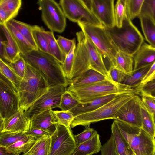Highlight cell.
<instances>
[{
	"instance_id": "cell-1",
	"label": "cell",
	"mask_w": 155,
	"mask_h": 155,
	"mask_svg": "<svg viewBox=\"0 0 155 155\" xmlns=\"http://www.w3.org/2000/svg\"><path fill=\"white\" fill-rule=\"evenodd\" d=\"M21 55L25 62L38 70L46 81L49 87L68 85V80L62 70L61 64L52 55L34 49Z\"/></svg>"
},
{
	"instance_id": "cell-2",
	"label": "cell",
	"mask_w": 155,
	"mask_h": 155,
	"mask_svg": "<svg viewBox=\"0 0 155 155\" xmlns=\"http://www.w3.org/2000/svg\"><path fill=\"white\" fill-rule=\"evenodd\" d=\"M49 87L41 73L26 63L25 74L18 93L19 110H27L48 91Z\"/></svg>"
},
{
	"instance_id": "cell-3",
	"label": "cell",
	"mask_w": 155,
	"mask_h": 155,
	"mask_svg": "<svg viewBox=\"0 0 155 155\" xmlns=\"http://www.w3.org/2000/svg\"><path fill=\"white\" fill-rule=\"evenodd\" d=\"M105 29L118 50L131 56L144 42L142 35L127 15L124 18L121 28L115 26Z\"/></svg>"
},
{
	"instance_id": "cell-4",
	"label": "cell",
	"mask_w": 155,
	"mask_h": 155,
	"mask_svg": "<svg viewBox=\"0 0 155 155\" xmlns=\"http://www.w3.org/2000/svg\"><path fill=\"white\" fill-rule=\"evenodd\" d=\"M67 90L71 92L80 103L87 102L109 95L124 93H136V89L122 83L107 80L84 86H69Z\"/></svg>"
},
{
	"instance_id": "cell-5",
	"label": "cell",
	"mask_w": 155,
	"mask_h": 155,
	"mask_svg": "<svg viewBox=\"0 0 155 155\" xmlns=\"http://www.w3.org/2000/svg\"><path fill=\"white\" fill-rule=\"evenodd\" d=\"M136 93L120 94L97 109L77 116L71 123V128L79 126H90L92 123L108 119H114V116L120 108L129 100Z\"/></svg>"
},
{
	"instance_id": "cell-6",
	"label": "cell",
	"mask_w": 155,
	"mask_h": 155,
	"mask_svg": "<svg viewBox=\"0 0 155 155\" xmlns=\"http://www.w3.org/2000/svg\"><path fill=\"white\" fill-rule=\"evenodd\" d=\"M120 131L134 153L154 155L155 140L141 128L116 120Z\"/></svg>"
},
{
	"instance_id": "cell-7",
	"label": "cell",
	"mask_w": 155,
	"mask_h": 155,
	"mask_svg": "<svg viewBox=\"0 0 155 155\" xmlns=\"http://www.w3.org/2000/svg\"><path fill=\"white\" fill-rule=\"evenodd\" d=\"M82 31L87 36L101 51L103 57L114 66L116 55L119 51L105 29L82 23H78Z\"/></svg>"
},
{
	"instance_id": "cell-8",
	"label": "cell",
	"mask_w": 155,
	"mask_h": 155,
	"mask_svg": "<svg viewBox=\"0 0 155 155\" xmlns=\"http://www.w3.org/2000/svg\"><path fill=\"white\" fill-rule=\"evenodd\" d=\"M59 4L66 18L71 21L104 28L83 0H60Z\"/></svg>"
},
{
	"instance_id": "cell-9",
	"label": "cell",
	"mask_w": 155,
	"mask_h": 155,
	"mask_svg": "<svg viewBox=\"0 0 155 155\" xmlns=\"http://www.w3.org/2000/svg\"><path fill=\"white\" fill-rule=\"evenodd\" d=\"M37 3L42 20L47 27L53 32H63L66 25V18L59 4L54 0H40Z\"/></svg>"
},
{
	"instance_id": "cell-10",
	"label": "cell",
	"mask_w": 155,
	"mask_h": 155,
	"mask_svg": "<svg viewBox=\"0 0 155 155\" xmlns=\"http://www.w3.org/2000/svg\"><path fill=\"white\" fill-rule=\"evenodd\" d=\"M77 147L71 128L57 124L51 136L49 155H72Z\"/></svg>"
},
{
	"instance_id": "cell-11",
	"label": "cell",
	"mask_w": 155,
	"mask_h": 155,
	"mask_svg": "<svg viewBox=\"0 0 155 155\" xmlns=\"http://www.w3.org/2000/svg\"><path fill=\"white\" fill-rule=\"evenodd\" d=\"M19 110V98L17 93L11 83L0 73V120H4L8 119Z\"/></svg>"
},
{
	"instance_id": "cell-12",
	"label": "cell",
	"mask_w": 155,
	"mask_h": 155,
	"mask_svg": "<svg viewBox=\"0 0 155 155\" xmlns=\"http://www.w3.org/2000/svg\"><path fill=\"white\" fill-rule=\"evenodd\" d=\"M63 86H52L48 91L25 111L27 117L31 120L41 112L55 108H59L61 97L67 90Z\"/></svg>"
},
{
	"instance_id": "cell-13",
	"label": "cell",
	"mask_w": 155,
	"mask_h": 155,
	"mask_svg": "<svg viewBox=\"0 0 155 155\" xmlns=\"http://www.w3.org/2000/svg\"><path fill=\"white\" fill-rule=\"evenodd\" d=\"M105 28L115 26L114 0H83Z\"/></svg>"
},
{
	"instance_id": "cell-14",
	"label": "cell",
	"mask_w": 155,
	"mask_h": 155,
	"mask_svg": "<svg viewBox=\"0 0 155 155\" xmlns=\"http://www.w3.org/2000/svg\"><path fill=\"white\" fill-rule=\"evenodd\" d=\"M141 101L138 95H134L118 110L114 119L141 128Z\"/></svg>"
},
{
	"instance_id": "cell-15",
	"label": "cell",
	"mask_w": 155,
	"mask_h": 155,
	"mask_svg": "<svg viewBox=\"0 0 155 155\" xmlns=\"http://www.w3.org/2000/svg\"><path fill=\"white\" fill-rule=\"evenodd\" d=\"M78 44L75 51L71 79L90 69V58L82 31L76 33Z\"/></svg>"
},
{
	"instance_id": "cell-16",
	"label": "cell",
	"mask_w": 155,
	"mask_h": 155,
	"mask_svg": "<svg viewBox=\"0 0 155 155\" xmlns=\"http://www.w3.org/2000/svg\"><path fill=\"white\" fill-rule=\"evenodd\" d=\"M30 120L25 110H19L8 119L0 120V133L20 132L25 133L30 128Z\"/></svg>"
},
{
	"instance_id": "cell-17",
	"label": "cell",
	"mask_w": 155,
	"mask_h": 155,
	"mask_svg": "<svg viewBox=\"0 0 155 155\" xmlns=\"http://www.w3.org/2000/svg\"><path fill=\"white\" fill-rule=\"evenodd\" d=\"M6 39L4 41L0 37V58L8 63L14 62L21 56V53L15 41L5 24L0 25Z\"/></svg>"
},
{
	"instance_id": "cell-18",
	"label": "cell",
	"mask_w": 155,
	"mask_h": 155,
	"mask_svg": "<svg viewBox=\"0 0 155 155\" xmlns=\"http://www.w3.org/2000/svg\"><path fill=\"white\" fill-rule=\"evenodd\" d=\"M85 35V43L90 58V69L94 70L100 73L110 80L108 70L103 61L102 53L91 39L87 36Z\"/></svg>"
},
{
	"instance_id": "cell-19",
	"label": "cell",
	"mask_w": 155,
	"mask_h": 155,
	"mask_svg": "<svg viewBox=\"0 0 155 155\" xmlns=\"http://www.w3.org/2000/svg\"><path fill=\"white\" fill-rule=\"evenodd\" d=\"M133 57V71L152 64L155 61V47L144 41Z\"/></svg>"
},
{
	"instance_id": "cell-20",
	"label": "cell",
	"mask_w": 155,
	"mask_h": 155,
	"mask_svg": "<svg viewBox=\"0 0 155 155\" xmlns=\"http://www.w3.org/2000/svg\"><path fill=\"white\" fill-rule=\"evenodd\" d=\"M52 109L43 111L30 120V128L41 129L51 135L55 130L57 123Z\"/></svg>"
},
{
	"instance_id": "cell-21",
	"label": "cell",
	"mask_w": 155,
	"mask_h": 155,
	"mask_svg": "<svg viewBox=\"0 0 155 155\" xmlns=\"http://www.w3.org/2000/svg\"><path fill=\"white\" fill-rule=\"evenodd\" d=\"M119 94H110L87 102L80 103L70 111L72 113L75 117L82 114L92 111L110 101Z\"/></svg>"
},
{
	"instance_id": "cell-22",
	"label": "cell",
	"mask_w": 155,
	"mask_h": 155,
	"mask_svg": "<svg viewBox=\"0 0 155 155\" xmlns=\"http://www.w3.org/2000/svg\"><path fill=\"white\" fill-rule=\"evenodd\" d=\"M107 80L109 79L100 73L94 70L89 69L78 76L68 80V82L70 87H78Z\"/></svg>"
},
{
	"instance_id": "cell-23",
	"label": "cell",
	"mask_w": 155,
	"mask_h": 155,
	"mask_svg": "<svg viewBox=\"0 0 155 155\" xmlns=\"http://www.w3.org/2000/svg\"><path fill=\"white\" fill-rule=\"evenodd\" d=\"M102 147L99 135L95 131L89 140L77 146L72 155H92L99 152Z\"/></svg>"
},
{
	"instance_id": "cell-24",
	"label": "cell",
	"mask_w": 155,
	"mask_h": 155,
	"mask_svg": "<svg viewBox=\"0 0 155 155\" xmlns=\"http://www.w3.org/2000/svg\"><path fill=\"white\" fill-rule=\"evenodd\" d=\"M111 131L117 155H133L130 147L122 135L115 120L111 126Z\"/></svg>"
},
{
	"instance_id": "cell-25",
	"label": "cell",
	"mask_w": 155,
	"mask_h": 155,
	"mask_svg": "<svg viewBox=\"0 0 155 155\" xmlns=\"http://www.w3.org/2000/svg\"><path fill=\"white\" fill-rule=\"evenodd\" d=\"M138 18L145 40L155 47V21L147 14L141 13Z\"/></svg>"
},
{
	"instance_id": "cell-26",
	"label": "cell",
	"mask_w": 155,
	"mask_h": 155,
	"mask_svg": "<svg viewBox=\"0 0 155 155\" xmlns=\"http://www.w3.org/2000/svg\"><path fill=\"white\" fill-rule=\"evenodd\" d=\"M127 75L133 72L134 60L132 56L119 50L116 53L114 66Z\"/></svg>"
},
{
	"instance_id": "cell-27",
	"label": "cell",
	"mask_w": 155,
	"mask_h": 155,
	"mask_svg": "<svg viewBox=\"0 0 155 155\" xmlns=\"http://www.w3.org/2000/svg\"><path fill=\"white\" fill-rule=\"evenodd\" d=\"M0 71L12 84L18 94L22 78L19 76L12 68L8 63L0 58Z\"/></svg>"
},
{
	"instance_id": "cell-28",
	"label": "cell",
	"mask_w": 155,
	"mask_h": 155,
	"mask_svg": "<svg viewBox=\"0 0 155 155\" xmlns=\"http://www.w3.org/2000/svg\"><path fill=\"white\" fill-rule=\"evenodd\" d=\"M5 25L16 43L21 54H25L35 49L24 37L8 22L5 23Z\"/></svg>"
},
{
	"instance_id": "cell-29",
	"label": "cell",
	"mask_w": 155,
	"mask_h": 155,
	"mask_svg": "<svg viewBox=\"0 0 155 155\" xmlns=\"http://www.w3.org/2000/svg\"><path fill=\"white\" fill-rule=\"evenodd\" d=\"M140 107L142 124L141 128L155 139V123L153 115L149 112L141 101Z\"/></svg>"
},
{
	"instance_id": "cell-30",
	"label": "cell",
	"mask_w": 155,
	"mask_h": 155,
	"mask_svg": "<svg viewBox=\"0 0 155 155\" xmlns=\"http://www.w3.org/2000/svg\"><path fill=\"white\" fill-rule=\"evenodd\" d=\"M8 22L24 37L35 49H38L32 34V26L14 19Z\"/></svg>"
},
{
	"instance_id": "cell-31",
	"label": "cell",
	"mask_w": 155,
	"mask_h": 155,
	"mask_svg": "<svg viewBox=\"0 0 155 155\" xmlns=\"http://www.w3.org/2000/svg\"><path fill=\"white\" fill-rule=\"evenodd\" d=\"M37 140L33 137H28L17 141L10 146L5 147L8 152L20 154L28 152Z\"/></svg>"
},
{
	"instance_id": "cell-32",
	"label": "cell",
	"mask_w": 155,
	"mask_h": 155,
	"mask_svg": "<svg viewBox=\"0 0 155 155\" xmlns=\"http://www.w3.org/2000/svg\"><path fill=\"white\" fill-rule=\"evenodd\" d=\"M43 32L48 41L51 54L62 64L64 62L65 56L60 48L53 32L51 31H46L44 29Z\"/></svg>"
},
{
	"instance_id": "cell-33",
	"label": "cell",
	"mask_w": 155,
	"mask_h": 155,
	"mask_svg": "<svg viewBox=\"0 0 155 155\" xmlns=\"http://www.w3.org/2000/svg\"><path fill=\"white\" fill-rule=\"evenodd\" d=\"M51 136L46 135L37 140L28 151L30 155H49Z\"/></svg>"
},
{
	"instance_id": "cell-34",
	"label": "cell",
	"mask_w": 155,
	"mask_h": 155,
	"mask_svg": "<svg viewBox=\"0 0 155 155\" xmlns=\"http://www.w3.org/2000/svg\"><path fill=\"white\" fill-rule=\"evenodd\" d=\"M152 64L148 65L136 71H133L130 75H127L122 84L129 86L136 89L140 85L141 81L147 73Z\"/></svg>"
},
{
	"instance_id": "cell-35",
	"label": "cell",
	"mask_w": 155,
	"mask_h": 155,
	"mask_svg": "<svg viewBox=\"0 0 155 155\" xmlns=\"http://www.w3.org/2000/svg\"><path fill=\"white\" fill-rule=\"evenodd\" d=\"M44 29L42 27L37 25H33V37L38 49L51 54L48 41L43 33Z\"/></svg>"
},
{
	"instance_id": "cell-36",
	"label": "cell",
	"mask_w": 155,
	"mask_h": 155,
	"mask_svg": "<svg viewBox=\"0 0 155 155\" xmlns=\"http://www.w3.org/2000/svg\"><path fill=\"white\" fill-rule=\"evenodd\" d=\"M28 136L20 132L0 133V146L7 147L19 140L26 138Z\"/></svg>"
},
{
	"instance_id": "cell-37",
	"label": "cell",
	"mask_w": 155,
	"mask_h": 155,
	"mask_svg": "<svg viewBox=\"0 0 155 155\" xmlns=\"http://www.w3.org/2000/svg\"><path fill=\"white\" fill-rule=\"evenodd\" d=\"M80 103L78 99L67 89L62 96L59 108L63 111H70Z\"/></svg>"
},
{
	"instance_id": "cell-38",
	"label": "cell",
	"mask_w": 155,
	"mask_h": 155,
	"mask_svg": "<svg viewBox=\"0 0 155 155\" xmlns=\"http://www.w3.org/2000/svg\"><path fill=\"white\" fill-rule=\"evenodd\" d=\"M76 46L75 40L71 50L65 56L63 63L61 64L63 72L68 80L71 79L74 54Z\"/></svg>"
},
{
	"instance_id": "cell-39",
	"label": "cell",
	"mask_w": 155,
	"mask_h": 155,
	"mask_svg": "<svg viewBox=\"0 0 155 155\" xmlns=\"http://www.w3.org/2000/svg\"><path fill=\"white\" fill-rule=\"evenodd\" d=\"M144 0H126L127 14L131 21L141 14Z\"/></svg>"
},
{
	"instance_id": "cell-40",
	"label": "cell",
	"mask_w": 155,
	"mask_h": 155,
	"mask_svg": "<svg viewBox=\"0 0 155 155\" xmlns=\"http://www.w3.org/2000/svg\"><path fill=\"white\" fill-rule=\"evenodd\" d=\"M115 26L118 28L122 27L124 20L127 15L126 0H118L114 7Z\"/></svg>"
},
{
	"instance_id": "cell-41",
	"label": "cell",
	"mask_w": 155,
	"mask_h": 155,
	"mask_svg": "<svg viewBox=\"0 0 155 155\" xmlns=\"http://www.w3.org/2000/svg\"><path fill=\"white\" fill-rule=\"evenodd\" d=\"M54 115L57 124L67 127H71L70 125L75 117L70 111L53 110Z\"/></svg>"
},
{
	"instance_id": "cell-42",
	"label": "cell",
	"mask_w": 155,
	"mask_h": 155,
	"mask_svg": "<svg viewBox=\"0 0 155 155\" xmlns=\"http://www.w3.org/2000/svg\"><path fill=\"white\" fill-rule=\"evenodd\" d=\"M22 2L21 0H1L0 8L4 9L14 18L18 15Z\"/></svg>"
},
{
	"instance_id": "cell-43",
	"label": "cell",
	"mask_w": 155,
	"mask_h": 155,
	"mask_svg": "<svg viewBox=\"0 0 155 155\" xmlns=\"http://www.w3.org/2000/svg\"><path fill=\"white\" fill-rule=\"evenodd\" d=\"M110 79L114 82L122 83L127 75L113 66L108 70Z\"/></svg>"
},
{
	"instance_id": "cell-44",
	"label": "cell",
	"mask_w": 155,
	"mask_h": 155,
	"mask_svg": "<svg viewBox=\"0 0 155 155\" xmlns=\"http://www.w3.org/2000/svg\"><path fill=\"white\" fill-rule=\"evenodd\" d=\"M75 40V38L70 40L61 36H58L57 39V42L61 51L65 56L71 50Z\"/></svg>"
},
{
	"instance_id": "cell-45",
	"label": "cell",
	"mask_w": 155,
	"mask_h": 155,
	"mask_svg": "<svg viewBox=\"0 0 155 155\" xmlns=\"http://www.w3.org/2000/svg\"><path fill=\"white\" fill-rule=\"evenodd\" d=\"M85 129L81 133L74 135V137L77 146L89 140L94 134L95 130L90 126L85 127Z\"/></svg>"
},
{
	"instance_id": "cell-46",
	"label": "cell",
	"mask_w": 155,
	"mask_h": 155,
	"mask_svg": "<svg viewBox=\"0 0 155 155\" xmlns=\"http://www.w3.org/2000/svg\"><path fill=\"white\" fill-rule=\"evenodd\" d=\"M9 64L16 73L22 78L25 74L26 64L23 57L21 55L18 60L14 62Z\"/></svg>"
},
{
	"instance_id": "cell-47",
	"label": "cell",
	"mask_w": 155,
	"mask_h": 155,
	"mask_svg": "<svg viewBox=\"0 0 155 155\" xmlns=\"http://www.w3.org/2000/svg\"><path fill=\"white\" fill-rule=\"evenodd\" d=\"M101 155H117L114 139L112 136L102 146Z\"/></svg>"
},
{
	"instance_id": "cell-48",
	"label": "cell",
	"mask_w": 155,
	"mask_h": 155,
	"mask_svg": "<svg viewBox=\"0 0 155 155\" xmlns=\"http://www.w3.org/2000/svg\"><path fill=\"white\" fill-rule=\"evenodd\" d=\"M137 93L147 95L155 98V79L136 89Z\"/></svg>"
},
{
	"instance_id": "cell-49",
	"label": "cell",
	"mask_w": 155,
	"mask_h": 155,
	"mask_svg": "<svg viewBox=\"0 0 155 155\" xmlns=\"http://www.w3.org/2000/svg\"><path fill=\"white\" fill-rule=\"evenodd\" d=\"M141 13L148 14L155 21V0H144Z\"/></svg>"
},
{
	"instance_id": "cell-50",
	"label": "cell",
	"mask_w": 155,
	"mask_h": 155,
	"mask_svg": "<svg viewBox=\"0 0 155 155\" xmlns=\"http://www.w3.org/2000/svg\"><path fill=\"white\" fill-rule=\"evenodd\" d=\"M141 101L144 106L152 114L155 113V100L154 98L150 96L145 94H141Z\"/></svg>"
},
{
	"instance_id": "cell-51",
	"label": "cell",
	"mask_w": 155,
	"mask_h": 155,
	"mask_svg": "<svg viewBox=\"0 0 155 155\" xmlns=\"http://www.w3.org/2000/svg\"><path fill=\"white\" fill-rule=\"evenodd\" d=\"M28 136L34 137L36 140H38L44 136L51 135L45 130L36 128H30L25 133Z\"/></svg>"
},
{
	"instance_id": "cell-52",
	"label": "cell",
	"mask_w": 155,
	"mask_h": 155,
	"mask_svg": "<svg viewBox=\"0 0 155 155\" xmlns=\"http://www.w3.org/2000/svg\"><path fill=\"white\" fill-rule=\"evenodd\" d=\"M155 74V61L151 65L147 73L141 81L140 85L136 89L139 87L148 82L150 79Z\"/></svg>"
},
{
	"instance_id": "cell-53",
	"label": "cell",
	"mask_w": 155,
	"mask_h": 155,
	"mask_svg": "<svg viewBox=\"0 0 155 155\" xmlns=\"http://www.w3.org/2000/svg\"><path fill=\"white\" fill-rule=\"evenodd\" d=\"M19 154L8 152L5 148L0 146V155H19Z\"/></svg>"
},
{
	"instance_id": "cell-54",
	"label": "cell",
	"mask_w": 155,
	"mask_h": 155,
	"mask_svg": "<svg viewBox=\"0 0 155 155\" xmlns=\"http://www.w3.org/2000/svg\"><path fill=\"white\" fill-rule=\"evenodd\" d=\"M155 79V74L152 76V77L150 79L149 81V82L152 80H154Z\"/></svg>"
},
{
	"instance_id": "cell-55",
	"label": "cell",
	"mask_w": 155,
	"mask_h": 155,
	"mask_svg": "<svg viewBox=\"0 0 155 155\" xmlns=\"http://www.w3.org/2000/svg\"><path fill=\"white\" fill-rule=\"evenodd\" d=\"M22 155H30L28 152L25 153H23Z\"/></svg>"
},
{
	"instance_id": "cell-56",
	"label": "cell",
	"mask_w": 155,
	"mask_h": 155,
	"mask_svg": "<svg viewBox=\"0 0 155 155\" xmlns=\"http://www.w3.org/2000/svg\"><path fill=\"white\" fill-rule=\"evenodd\" d=\"M154 99H155V98H154ZM153 117H154V122H155V113L153 114Z\"/></svg>"
},
{
	"instance_id": "cell-57",
	"label": "cell",
	"mask_w": 155,
	"mask_h": 155,
	"mask_svg": "<svg viewBox=\"0 0 155 155\" xmlns=\"http://www.w3.org/2000/svg\"><path fill=\"white\" fill-rule=\"evenodd\" d=\"M133 155H136V154H135L134 153V154H133Z\"/></svg>"
},
{
	"instance_id": "cell-58",
	"label": "cell",
	"mask_w": 155,
	"mask_h": 155,
	"mask_svg": "<svg viewBox=\"0 0 155 155\" xmlns=\"http://www.w3.org/2000/svg\"><path fill=\"white\" fill-rule=\"evenodd\" d=\"M154 155H155V154Z\"/></svg>"
}]
</instances>
